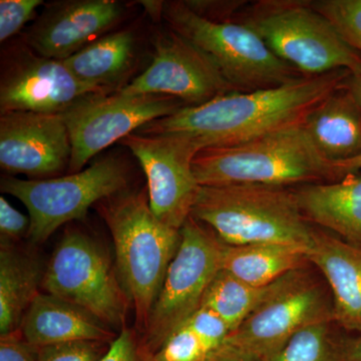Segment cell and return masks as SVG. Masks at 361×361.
Instances as JSON below:
<instances>
[{"mask_svg":"<svg viewBox=\"0 0 361 361\" xmlns=\"http://www.w3.org/2000/svg\"><path fill=\"white\" fill-rule=\"evenodd\" d=\"M350 71L339 70L303 77L272 89L229 92L197 106L147 123L137 133H179L191 137L201 151L232 147L304 125L316 106L343 87Z\"/></svg>","mask_w":361,"mask_h":361,"instance_id":"cell-1","label":"cell"},{"mask_svg":"<svg viewBox=\"0 0 361 361\" xmlns=\"http://www.w3.org/2000/svg\"><path fill=\"white\" fill-rule=\"evenodd\" d=\"M193 171L200 186L293 188L342 179L336 164L317 151L303 125L236 146L202 149L195 157Z\"/></svg>","mask_w":361,"mask_h":361,"instance_id":"cell-2","label":"cell"},{"mask_svg":"<svg viewBox=\"0 0 361 361\" xmlns=\"http://www.w3.org/2000/svg\"><path fill=\"white\" fill-rule=\"evenodd\" d=\"M191 216L230 246L276 243L308 250L314 231L289 187L201 186Z\"/></svg>","mask_w":361,"mask_h":361,"instance_id":"cell-3","label":"cell"},{"mask_svg":"<svg viewBox=\"0 0 361 361\" xmlns=\"http://www.w3.org/2000/svg\"><path fill=\"white\" fill-rule=\"evenodd\" d=\"M102 214L113 236L121 283L134 305L137 324L145 329L179 249L180 229L156 217L144 192L106 199Z\"/></svg>","mask_w":361,"mask_h":361,"instance_id":"cell-4","label":"cell"},{"mask_svg":"<svg viewBox=\"0 0 361 361\" xmlns=\"http://www.w3.org/2000/svg\"><path fill=\"white\" fill-rule=\"evenodd\" d=\"M233 21L250 28L277 58L305 77L339 70L361 73L360 54L311 0L247 2Z\"/></svg>","mask_w":361,"mask_h":361,"instance_id":"cell-5","label":"cell"},{"mask_svg":"<svg viewBox=\"0 0 361 361\" xmlns=\"http://www.w3.org/2000/svg\"><path fill=\"white\" fill-rule=\"evenodd\" d=\"M170 30L209 56L235 92L272 89L305 77L277 58L259 35L235 21H212L194 13L185 1L164 4Z\"/></svg>","mask_w":361,"mask_h":361,"instance_id":"cell-6","label":"cell"},{"mask_svg":"<svg viewBox=\"0 0 361 361\" xmlns=\"http://www.w3.org/2000/svg\"><path fill=\"white\" fill-rule=\"evenodd\" d=\"M334 312L329 284L310 262L280 278L274 293L224 344L267 361L301 330L334 320Z\"/></svg>","mask_w":361,"mask_h":361,"instance_id":"cell-7","label":"cell"},{"mask_svg":"<svg viewBox=\"0 0 361 361\" xmlns=\"http://www.w3.org/2000/svg\"><path fill=\"white\" fill-rule=\"evenodd\" d=\"M129 179L127 165L118 157H106L80 172L44 180L1 179V191L16 197L30 213L27 236L44 243L61 226L84 219L99 202L123 193Z\"/></svg>","mask_w":361,"mask_h":361,"instance_id":"cell-8","label":"cell"},{"mask_svg":"<svg viewBox=\"0 0 361 361\" xmlns=\"http://www.w3.org/2000/svg\"><path fill=\"white\" fill-rule=\"evenodd\" d=\"M222 246L215 233L192 216L182 226L179 249L145 327L147 357L201 307L207 288L221 270Z\"/></svg>","mask_w":361,"mask_h":361,"instance_id":"cell-9","label":"cell"},{"mask_svg":"<svg viewBox=\"0 0 361 361\" xmlns=\"http://www.w3.org/2000/svg\"><path fill=\"white\" fill-rule=\"evenodd\" d=\"M118 276L97 242L71 232L52 254L42 286L47 293L82 308L110 329H118L125 322L130 301Z\"/></svg>","mask_w":361,"mask_h":361,"instance_id":"cell-10","label":"cell"},{"mask_svg":"<svg viewBox=\"0 0 361 361\" xmlns=\"http://www.w3.org/2000/svg\"><path fill=\"white\" fill-rule=\"evenodd\" d=\"M184 106L179 99L161 94L127 96L116 92L85 97L63 114L71 144L68 173L80 172L114 142Z\"/></svg>","mask_w":361,"mask_h":361,"instance_id":"cell-11","label":"cell"},{"mask_svg":"<svg viewBox=\"0 0 361 361\" xmlns=\"http://www.w3.org/2000/svg\"><path fill=\"white\" fill-rule=\"evenodd\" d=\"M139 161L148 183L149 207L156 217L180 229L191 216L200 185L193 161L201 151L191 137L179 133H133L121 141Z\"/></svg>","mask_w":361,"mask_h":361,"instance_id":"cell-12","label":"cell"},{"mask_svg":"<svg viewBox=\"0 0 361 361\" xmlns=\"http://www.w3.org/2000/svg\"><path fill=\"white\" fill-rule=\"evenodd\" d=\"M233 90L212 59L170 30L157 39L149 68L118 92L127 96L161 94L197 106Z\"/></svg>","mask_w":361,"mask_h":361,"instance_id":"cell-13","label":"cell"},{"mask_svg":"<svg viewBox=\"0 0 361 361\" xmlns=\"http://www.w3.org/2000/svg\"><path fill=\"white\" fill-rule=\"evenodd\" d=\"M97 94L111 92L84 84L63 61L44 58L26 45L13 51L2 66L0 115L11 111L63 115Z\"/></svg>","mask_w":361,"mask_h":361,"instance_id":"cell-14","label":"cell"},{"mask_svg":"<svg viewBox=\"0 0 361 361\" xmlns=\"http://www.w3.org/2000/svg\"><path fill=\"white\" fill-rule=\"evenodd\" d=\"M71 144L63 115L11 111L0 115V166L32 180L56 178L70 167Z\"/></svg>","mask_w":361,"mask_h":361,"instance_id":"cell-15","label":"cell"},{"mask_svg":"<svg viewBox=\"0 0 361 361\" xmlns=\"http://www.w3.org/2000/svg\"><path fill=\"white\" fill-rule=\"evenodd\" d=\"M113 0H73L54 4L25 33V44L44 58L65 61L104 37L122 16Z\"/></svg>","mask_w":361,"mask_h":361,"instance_id":"cell-16","label":"cell"},{"mask_svg":"<svg viewBox=\"0 0 361 361\" xmlns=\"http://www.w3.org/2000/svg\"><path fill=\"white\" fill-rule=\"evenodd\" d=\"M307 257L329 284L334 322L346 334H361V247L314 226Z\"/></svg>","mask_w":361,"mask_h":361,"instance_id":"cell-17","label":"cell"},{"mask_svg":"<svg viewBox=\"0 0 361 361\" xmlns=\"http://www.w3.org/2000/svg\"><path fill=\"white\" fill-rule=\"evenodd\" d=\"M311 224L361 247V171L337 182L293 187Z\"/></svg>","mask_w":361,"mask_h":361,"instance_id":"cell-18","label":"cell"},{"mask_svg":"<svg viewBox=\"0 0 361 361\" xmlns=\"http://www.w3.org/2000/svg\"><path fill=\"white\" fill-rule=\"evenodd\" d=\"M21 334L37 348L78 341L110 342L111 329L96 316L49 293H39L23 318Z\"/></svg>","mask_w":361,"mask_h":361,"instance_id":"cell-19","label":"cell"},{"mask_svg":"<svg viewBox=\"0 0 361 361\" xmlns=\"http://www.w3.org/2000/svg\"><path fill=\"white\" fill-rule=\"evenodd\" d=\"M303 126L317 151L332 163L361 155V111L343 87L316 106Z\"/></svg>","mask_w":361,"mask_h":361,"instance_id":"cell-20","label":"cell"},{"mask_svg":"<svg viewBox=\"0 0 361 361\" xmlns=\"http://www.w3.org/2000/svg\"><path fill=\"white\" fill-rule=\"evenodd\" d=\"M135 45L134 35L120 30L94 40L63 61L80 82L113 94L132 68Z\"/></svg>","mask_w":361,"mask_h":361,"instance_id":"cell-21","label":"cell"},{"mask_svg":"<svg viewBox=\"0 0 361 361\" xmlns=\"http://www.w3.org/2000/svg\"><path fill=\"white\" fill-rule=\"evenodd\" d=\"M307 263L306 249L286 244L222 246L221 269L256 287L272 284Z\"/></svg>","mask_w":361,"mask_h":361,"instance_id":"cell-22","label":"cell"},{"mask_svg":"<svg viewBox=\"0 0 361 361\" xmlns=\"http://www.w3.org/2000/svg\"><path fill=\"white\" fill-rule=\"evenodd\" d=\"M44 274L39 263L1 240L0 250V334L20 329L23 318L39 295Z\"/></svg>","mask_w":361,"mask_h":361,"instance_id":"cell-23","label":"cell"},{"mask_svg":"<svg viewBox=\"0 0 361 361\" xmlns=\"http://www.w3.org/2000/svg\"><path fill=\"white\" fill-rule=\"evenodd\" d=\"M279 279L272 284L256 287L221 269L207 288L201 307L219 315L232 334L274 293Z\"/></svg>","mask_w":361,"mask_h":361,"instance_id":"cell-24","label":"cell"},{"mask_svg":"<svg viewBox=\"0 0 361 361\" xmlns=\"http://www.w3.org/2000/svg\"><path fill=\"white\" fill-rule=\"evenodd\" d=\"M345 334L334 320L311 325L267 361H344Z\"/></svg>","mask_w":361,"mask_h":361,"instance_id":"cell-25","label":"cell"},{"mask_svg":"<svg viewBox=\"0 0 361 361\" xmlns=\"http://www.w3.org/2000/svg\"><path fill=\"white\" fill-rule=\"evenodd\" d=\"M316 11L336 27L361 56V0H311Z\"/></svg>","mask_w":361,"mask_h":361,"instance_id":"cell-26","label":"cell"},{"mask_svg":"<svg viewBox=\"0 0 361 361\" xmlns=\"http://www.w3.org/2000/svg\"><path fill=\"white\" fill-rule=\"evenodd\" d=\"M212 353L189 325H184L164 341L148 361H206Z\"/></svg>","mask_w":361,"mask_h":361,"instance_id":"cell-27","label":"cell"},{"mask_svg":"<svg viewBox=\"0 0 361 361\" xmlns=\"http://www.w3.org/2000/svg\"><path fill=\"white\" fill-rule=\"evenodd\" d=\"M108 342L78 341L40 348L37 361H99L110 348Z\"/></svg>","mask_w":361,"mask_h":361,"instance_id":"cell-28","label":"cell"},{"mask_svg":"<svg viewBox=\"0 0 361 361\" xmlns=\"http://www.w3.org/2000/svg\"><path fill=\"white\" fill-rule=\"evenodd\" d=\"M44 4L42 0H1L0 1V42H4L20 32Z\"/></svg>","mask_w":361,"mask_h":361,"instance_id":"cell-29","label":"cell"},{"mask_svg":"<svg viewBox=\"0 0 361 361\" xmlns=\"http://www.w3.org/2000/svg\"><path fill=\"white\" fill-rule=\"evenodd\" d=\"M186 324L210 349L212 355L224 344L231 334L228 325L219 315L206 307H200L190 317Z\"/></svg>","mask_w":361,"mask_h":361,"instance_id":"cell-30","label":"cell"},{"mask_svg":"<svg viewBox=\"0 0 361 361\" xmlns=\"http://www.w3.org/2000/svg\"><path fill=\"white\" fill-rule=\"evenodd\" d=\"M30 219L16 210L4 197L0 198V233L1 240L11 242L28 234Z\"/></svg>","mask_w":361,"mask_h":361,"instance_id":"cell-31","label":"cell"},{"mask_svg":"<svg viewBox=\"0 0 361 361\" xmlns=\"http://www.w3.org/2000/svg\"><path fill=\"white\" fill-rule=\"evenodd\" d=\"M248 1H198V0H190L185 1L194 13L212 21H233L236 14L239 13Z\"/></svg>","mask_w":361,"mask_h":361,"instance_id":"cell-32","label":"cell"},{"mask_svg":"<svg viewBox=\"0 0 361 361\" xmlns=\"http://www.w3.org/2000/svg\"><path fill=\"white\" fill-rule=\"evenodd\" d=\"M18 331L1 336L0 361H37L39 348L21 337Z\"/></svg>","mask_w":361,"mask_h":361,"instance_id":"cell-33","label":"cell"},{"mask_svg":"<svg viewBox=\"0 0 361 361\" xmlns=\"http://www.w3.org/2000/svg\"><path fill=\"white\" fill-rule=\"evenodd\" d=\"M99 361H148V358L137 345L135 334L123 327Z\"/></svg>","mask_w":361,"mask_h":361,"instance_id":"cell-34","label":"cell"},{"mask_svg":"<svg viewBox=\"0 0 361 361\" xmlns=\"http://www.w3.org/2000/svg\"><path fill=\"white\" fill-rule=\"evenodd\" d=\"M206 361H262L255 356L239 350V349L232 348V346L223 344L218 350H216L213 355Z\"/></svg>","mask_w":361,"mask_h":361,"instance_id":"cell-35","label":"cell"},{"mask_svg":"<svg viewBox=\"0 0 361 361\" xmlns=\"http://www.w3.org/2000/svg\"><path fill=\"white\" fill-rule=\"evenodd\" d=\"M343 355L344 361H361V334H345Z\"/></svg>","mask_w":361,"mask_h":361,"instance_id":"cell-36","label":"cell"},{"mask_svg":"<svg viewBox=\"0 0 361 361\" xmlns=\"http://www.w3.org/2000/svg\"><path fill=\"white\" fill-rule=\"evenodd\" d=\"M343 87L348 90L361 111V73L349 75L344 82Z\"/></svg>","mask_w":361,"mask_h":361,"instance_id":"cell-37","label":"cell"},{"mask_svg":"<svg viewBox=\"0 0 361 361\" xmlns=\"http://www.w3.org/2000/svg\"><path fill=\"white\" fill-rule=\"evenodd\" d=\"M336 168L338 169L339 173L342 179L346 176L355 174V173L361 171V155L356 157L355 159H351L342 163L336 164Z\"/></svg>","mask_w":361,"mask_h":361,"instance_id":"cell-38","label":"cell"}]
</instances>
